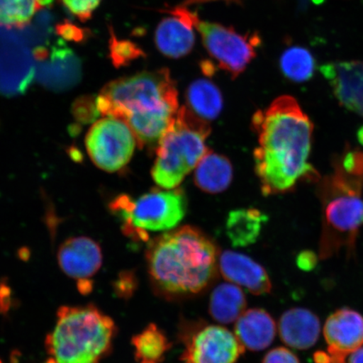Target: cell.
I'll use <instances>...</instances> for the list:
<instances>
[{"instance_id": "obj_1", "label": "cell", "mask_w": 363, "mask_h": 363, "mask_svg": "<svg viewBox=\"0 0 363 363\" xmlns=\"http://www.w3.org/2000/svg\"><path fill=\"white\" fill-rule=\"evenodd\" d=\"M252 125L258 135L254 161L263 194L289 192L298 182L320 179L308 162L314 126L296 99H276L254 115Z\"/></svg>"}, {"instance_id": "obj_2", "label": "cell", "mask_w": 363, "mask_h": 363, "mask_svg": "<svg viewBox=\"0 0 363 363\" xmlns=\"http://www.w3.org/2000/svg\"><path fill=\"white\" fill-rule=\"evenodd\" d=\"M99 113L125 122L139 147L157 145L178 115V91L167 68L113 80L96 99Z\"/></svg>"}, {"instance_id": "obj_3", "label": "cell", "mask_w": 363, "mask_h": 363, "mask_svg": "<svg viewBox=\"0 0 363 363\" xmlns=\"http://www.w3.org/2000/svg\"><path fill=\"white\" fill-rule=\"evenodd\" d=\"M147 262L154 291L167 299L202 293L215 280L219 267L215 244L191 226L154 240Z\"/></svg>"}, {"instance_id": "obj_4", "label": "cell", "mask_w": 363, "mask_h": 363, "mask_svg": "<svg viewBox=\"0 0 363 363\" xmlns=\"http://www.w3.org/2000/svg\"><path fill=\"white\" fill-rule=\"evenodd\" d=\"M322 204L320 255L325 259L355 249L363 226V152L347 147L335 157L333 170L319 187Z\"/></svg>"}, {"instance_id": "obj_5", "label": "cell", "mask_w": 363, "mask_h": 363, "mask_svg": "<svg viewBox=\"0 0 363 363\" xmlns=\"http://www.w3.org/2000/svg\"><path fill=\"white\" fill-rule=\"evenodd\" d=\"M117 328L96 306H62L45 349L57 363H101L112 350Z\"/></svg>"}, {"instance_id": "obj_6", "label": "cell", "mask_w": 363, "mask_h": 363, "mask_svg": "<svg viewBox=\"0 0 363 363\" xmlns=\"http://www.w3.org/2000/svg\"><path fill=\"white\" fill-rule=\"evenodd\" d=\"M208 122L189 110L179 108L174 123L157 144L152 176L161 188L174 189L210 151L206 140L210 135Z\"/></svg>"}, {"instance_id": "obj_7", "label": "cell", "mask_w": 363, "mask_h": 363, "mask_svg": "<svg viewBox=\"0 0 363 363\" xmlns=\"http://www.w3.org/2000/svg\"><path fill=\"white\" fill-rule=\"evenodd\" d=\"M111 208L124 221L127 235L147 240L148 233L178 226L187 211V201L179 189L152 190L136 199L122 195L112 203Z\"/></svg>"}, {"instance_id": "obj_8", "label": "cell", "mask_w": 363, "mask_h": 363, "mask_svg": "<svg viewBox=\"0 0 363 363\" xmlns=\"http://www.w3.org/2000/svg\"><path fill=\"white\" fill-rule=\"evenodd\" d=\"M85 143L94 164L113 172L123 169L130 161L138 140L125 121L106 117L91 126Z\"/></svg>"}, {"instance_id": "obj_9", "label": "cell", "mask_w": 363, "mask_h": 363, "mask_svg": "<svg viewBox=\"0 0 363 363\" xmlns=\"http://www.w3.org/2000/svg\"><path fill=\"white\" fill-rule=\"evenodd\" d=\"M201 33L204 47L221 69L228 72L233 79L246 69L256 56V48L261 43L257 34L242 35L233 28L198 20L195 25Z\"/></svg>"}, {"instance_id": "obj_10", "label": "cell", "mask_w": 363, "mask_h": 363, "mask_svg": "<svg viewBox=\"0 0 363 363\" xmlns=\"http://www.w3.org/2000/svg\"><path fill=\"white\" fill-rule=\"evenodd\" d=\"M194 330L183 337L184 363H235L246 350L237 335L220 325H199Z\"/></svg>"}, {"instance_id": "obj_11", "label": "cell", "mask_w": 363, "mask_h": 363, "mask_svg": "<svg viewBox=\"0 0 363 363\" xmlns=\"http://www.w3.org/2000/svg\"><path fill=\"white\" fill-rule=\"evenodd\" d=\"M171 16L163 19L155 33V43L163 55L180 58L187 55L194 45V27L199 17L196 13L181 6L169 11Z\"/></svg>"}, {"instance_id": "obj_12", "label": "cell", "mask_w": 363, "mask_h": 363, "mask_svg": "<svg viewBox=\"0 0 363 363\" xmlns=\"http://www.w3.org/2000/svg\"><path fill=\"white\" fill-rule=\"evenodd\" d=\"M324 335L331 363H345L363 345V317L348 308L335 311L325 322Z\"/></svg>"}, {"instance_id": "obj_13", "label": "cell", "mask_w": 363, "mask_h": 363, "mask_svg": "<svg viewBox=\"0 0 363 363\" xmlns=\"http://www.w3.org/2000/svg\"><path fill=\"white\" fill-rule=\"evenodd\" d=\"M320 72L340 106L363 117V62L328 63Z\"/></svg>"}, {"instance_id": "obj_14", "label": "cell", "mask_w": 363, "mask_h": 363, "mask_svg": "<svg viewBox=\"0 0 363 363\" xmlns=\"http://www.w3.org/2000/svg\"><path fill=\"white\" fill-rule=\"evenodd\" d=\"M57 260L61 269L71 278L90 279L102 266L101 248L88 238H70L59 249Z\"/></svg>"}, {"instance_id": "obj_15", "label": "cell", "mask_w": 363, "mask_h": 363, "mask_svg": "<svg viewBox=\"0 0 363 363\" xmlns=\"http://www.w3.org/2000/svg\"><path fill=\"white\" fill-rule=\"evenodd\" d=\"M219 269L227 281L255 295L269 294L272 282L264 267L242 253L225 251L219 257Z\"/></svg>"}, {"instance_id": "obj_16", "label": "cell", "mask_w": 363, "mask_h": 363, "mask_svg": "<svg viewBox=\"0 0 363 363\" xmlns=\"http://www.w3.org/2000/svg\"><path fill=\"white\" fill-rule=\"evenodd\" d=\"M281 340L287 346L306 350L316 343L320 333L318 317L306 308H294L284 313L279 322Z\"/></svg>"}, {"instance_id": "obj_17", "label": "cell", "mask_w": 363, "mask_h": 363, "mask_svg": "<svg viewBox=\"0 0 363 363\" xmlns=\"http://www.w3.org/2000/svg\"><path fill=\"white\" fill-rule=\"evenodd\" d=\"M277 325L274 318L262 308H251L240 316L235 325V333L245 349L259 352L274 342Z\"/></svg>"}, {"instance_id": "obj_18", "label": "cell", "mask_w": 363, "mask_h": 363, "mask_svg": "<svg viewBox=\"0 0 363 363\" xmlns=\"http://www.w3.org/2000/svg\"><path fill=\"white\" fill-rule=\"evenodd\" d=\"M233 177V166L228 159L208 151L195 169L194 183L204 192L219 194L229 187Z\"/></svg>"}, {"instance_id": "obj_19", "label": "cell", "mask_w": 363, "mask_h": 363, "mask_svg": "<svg viewBox=\"0 0 363 363\" xmlns=\"http://www.w3.org/2000/svg\"><path fill=\"white\" fill-rule=\"evenodd\" d=\"M247 299L238 285L226 283L213 290L208 311L213 319L220 324L237 321L246 311Z\"/></svg>"}, {"instance_id": "obj_20", "label": "cell", "mask_w": 363, "mask_h": 363, "mask_svg": "<svg viewBox=\"0 0 363 363\" xmlns=\"http://www.w3.org/2000/svg\"><path fill=\"white\" fill-rule=\"evenodd\" d=\"M188 108L194 115L208 122L219 116L223 99L217 86L210 80L198 79L190 84L187 91Z\"/></svg>"}, {"instance_id": "obj_21", "label": "cell", "mask_w": 363, "mask_h": 363, "mask_svg": "<svg viewBox=\"0 0 363 363\" xmlns=\"http://www.w3.org/2000/svg\"><path fill=\"white\" fill-rule=\"evenodd\" d=\"M266 217L254 208L230 213L227 220V235L235 247H246L256 242Z\"/></svg>"}, {"instance_id": "obj_22", "label": "cell", "mask_w": 363, "mask_h": 363, "mask_svg": "<svg viewBox=\"0 0 363 363\" xmlns=\"http://www.w3.org/2000/svg\"><path fill=\"white\" fill-rule=\"evenodd\" d=\"M131 344L135 359L140 361H161L172 346L166 334L155 324L148 325L142 333L134 335Z\"/></svg>"}, {"instance_id": "obj_23", "label": "cell", "mask_w": 363, "mask_h": 363, "mask_svg": "<svg viewBox=\"0 0 363 363\" xmlns=\"http://www.w3.org/2000/svg\"><path fill=\"white\" fill-rule=\"evenodd\" d=\"M280 68L286 78L302 83L310 80L314 75L315 61L307 49L292 47L286 50L281 57Z\"/></svg>"}, {"instance_id": "obj_24", "label": "cell", "mask_w": 363, "mask_h": 363, "mask_svg": "<svg viewBox=\"0 0 363 363\" xmlns=\"http://www.w3.org/2000/svg\"><path fill=\"white\" fill-rule=\"evenodd\" d=\"M40 9L36 0H0V27L24 28Z\"/></svg>"}, {"instance_id": "obj_25", "label": "cell", "mask_w": 363, "mask_h": 363, "mask_svg": "<svg viewBox=\"0 0 363 363\" xmlns=\"http://www.w3.org/2000/svg\"><path fill=\"white\" fill-rule=\"evenodd\" d=\"M111 39L108 43L110 57L116 68L128 66L131 62L145 55L143 50L130 40H119L110 27Z\"/></svg>"}, {"instance_id": "obj_26", "label": "cell", "mask_w": 363, "mask_h": 363, "mask_svg": "<svg viewBox=\"0 0 363 363\" xmlns=\"http://www.w3.org/2000/svg\"><path fill=\"white\" fill-rule=\"evenodd\" d=\"M72 112L76 119L82 123L94 121L99 113L96 99L90 95L79 97L72 106Z\"/></svg>"}, {"instance_id": "obj_27", "label": "cell", "mask_w": 363, "mask_h": 363, "mask_svg": "<svg viewBox=\"0 0 363 363\" xmlns=\"http://www.w3.org/2000/svg\"><path fill=\"white\" fill-rule=\"evenodd\" d=\"M62 2L72 15L85 22L91 19L101 0H62Z\"/></svg>"}, {"instance_id": "obj_28", "label": "cell", "mask_w": 363, "mask_h": 363, "mask_svg": "<svg viewBox=\"0 0 363 363\" xmlns=\"http://www.w3.org/2000/svg\"><path fill=\"white\" fill-rule=\"evenodd\" d=\"M138 286V281L133 272H123L113 284V292L121 298L129 299L135 294Z\"/></svg>"}, {"instance_id": "obj_29", "label": "cell", "mask_w": 363, "mask_h": 363, "mask_svg": "<svg viewBox=\"0 0 363 363\" xmlns=\"http://www.w3.org/2000/svg\"><path fill=\"white\" fill-rule=\"evenodd\" d=\"M56 33L62 39L77 43H81L87 40L90 34L88 30L81 28L67 21L59 23L56 26Z\"/></svg>"}, {"instance_id": "obj_30", "label": "cell", "mask_w": 363, "mask_h": 363, "mask_svg": "<svg viewBox=\"0 0 363 363\" xmlns=\"http://www.w3.org/2000/svg\"><path fill=\"white\" fill-rule=\"evenodd\" d=\"M262 363H301L291 351L284 347L272 349L266 354Z\"/></svg>"}, {"instance_id": "obj_31", "label": "cell", "mask_w": 363, "mask_h": 363, "mask_svg": "<svg viewBox=\"0 0 363 363\" xmlns=\"http://www.w3.org/2000/svg\"><path fill=\"white\" fill-rule=\"evenodd\" d=\"M316 256L311 252H303L298 257L297 263L299 269L305 271L314 269L316 266Z\"/></svg>"}, {"instance_id": "obj_32", "label": "cell", "mask_w": 363, "mask_h": 363, "mask_svg": "<svg viewBox=\"0 0 363 363\" xmlns=\"http://www.w3.org/2000/svg\"><path fill=\"white\" fill-rule=\"evenodd\" d=\"M11 291L8 285L0 284V313L6 314L11 305Z\"/></svg>"}, {"instance_id": "obj_33", "label": "cell", "mask_w": 363, "mask_h": 363, "mask_svg": "<svg viewBox=\"0 0 363 363\" xmlns=\"http://www.w3.org/2000/svg\"><path fill=\"white\" fill-rule=\"evenodd\" d=\"M78 289L82 294L87 295L93 291L94 283L90 279H82L78 281Z\"/></svg>"}, {"instance_id": "obj_34", "label": "cell", "mask_w": 363, "mask_h": 363, "mask_svg": "<svg viewBox=\"0 0 363 363\" xmlns=\"http://www.w3.org/2000/svg\"><path fill=\"white\" fill-rule=\"evenodd\" d=\"M345 363H363V347L348 354Z\"/></svg>"}, {"instance_id": "obj_35", "label": "cell", "mask_w": 363, "mask_h": 363, "mask_svg": "<svg viewBox=\"0 0 363 363\" xmlns=\"http://www.w3.org/2000/svg\"><path fill=\"white\" fill-rule=\"evenodd\" d=\"M34 57L36 60L44 61L48 57V49L44 47H38L34 50Z\"/></svg>"}, {"instance_id": "obj_36", "label": "cell", "mask_w": 363, "mask_h": 363, "mask_svg": "<svg viewBox=\"0 0 363 363\" xmlns=\"http://www.w3.org/2000/svg\"><path fill=\"white\" fill-rule=\"evenodd\" d=\"M314 361L315 363H331L330 355L321 351L314 354Z\"/></svg>"}, {"instance_id": "obj_37", "label": "cell", "mask_w": 363, "mask_h": 363, "mask_svg": "<svg viewBox=\"0 0 363 363\" xmlns=\"http://www.w3.org/2000/svg\"><path fill=\"white\" fill-rule=\"evenodd\" d=\"M36 1H38L40 8H51L54 6L57 0H36Z\"/></svg>"}, {"instance_id": "obj_38", "label": "cell", "mask_w": 363, "mask_h": 363, "mask_svg": "<svg viewBox=\"0 0 363 363\" xmlns=\"http://www.w3.org/2000/svg\"><path fill=\"white\" fill-rule=\"evenodd\" d=\"M207 1H211V0H187V1H186L184 3V4H185V6H189V4L203 3V2H207ZM225 1L240 2V0H225Z\"/></svg>"}, {"instance_id": "obj_39", "label": "cell", "mask_w": 363, "mask_h": 363, "mask_svg": "<svg viewBox=\"0 0 363 363\" xmlns=\"http://www.w3.org/2000/svg\"><path fill=\"white\" fill-rule=\"evenodd\" d=\"M45 363H57V362L55 359H54L53 357H51L48 358V361L45 362Z\"/></svg>"}, {"instance_id": "obj_40", "label": "cell", "mask_w": 363, "mask_h": 363, "mask_svg": "<svg viewBox=\"0 0 363 363\" xmlns=\"http://www.w3.org/2000/svg\"><path fill=\"white\" fill-rule=\"evenodd\" d=\"M140 363H159V362H156V361H140Z\"/></svg>"}]
</instances>
